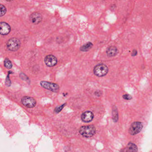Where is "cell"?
<instances>
[{
	"instance_id": "cell-1",
	"label": "cell",
	"mask_w": 152,
	"mask_h": 152,
	"mask_svg": "<svg viewBox=\"0 0 152 152\" xmlns=\"http://www.w3.org/2000/svg\"><path fill=\"white\" fill-rule=\"evenodd\" d=\"M79 132L82 136L85 137H91L95 135L96 129L95 126L93 125L83 126L80 128Z\"/></svg>"
},
{
	"instance_id": "cell-2",
	"label": "cell",
	"mask_w": 152,
	"mask_h": 152,
	"mask_svg": "<svg viewBox=\"0 0 152 152\" xmlns=\"http://www.w3.org/2000/svg\"><path fill=\"white\" fill-rule=\"evenodd\" d=\"M93 72L96 76L99 77H103L107 74L108 72V68L105 64H99L95 66Z\"/></svg>"
},
{
	"instance_id": "cell-3",
	"label": "cell",
	"mask_w": 152,
	"mask_h": 152,
	"mask_svg": "<svg viewBox=\"0 0 152 152\" xmlns=\"http://www.w3.org/2000/svg\"><path fill=\"white\" fill-rule=\"evenodd\" d=\"M21 42L19 39L13 38L10 39L7 42V47L11 51H17L21 47Z\"/></svg>"
},
{
	"instance_id": "cell-4",
	"label": "cell",
	"mask_w": 152,
	"mask_h": 152,
	"mask_svg": "<svg viewBox=\"0 0 152 152\" xmlns=\"http://www.w3.org/2000/svg\"><path fill=\"white\" fill-rule=\"evenodd\" d=\"M40 84L42 88L50 91L52 92L57 93L59 91V86L56 83L46 81H42Z\"/></svg>"
},
{
	"instance_id": "cell-5",
	"label": "cell",
	"mask_w": 152,
	"mask_h": 152,
	"mask_svg": "<svg viewBox=\"0 0 152 152\" xmlns=\"http://www.w3.org/2000/svg\"><path fill=\"white\" fill-rule=\"evenodd\" d=\"M143 128V124L140 122H134L129 129V133L131 135H135L139 133Z\"/></svg>"
},
{
	"instance_id": "cell-6",
	"label": "cell",
	"mask_w": 152,
	"mask_h": 152,
	"mask_svg": "<svg viewBox=\"0 0 152 152\" xmlns=\"http://www.w3.org/2000/svg\"><path fill=\"white\" fill-rule=\"evenodd\" d=\"M22 104L28 108H33L36 105L35 99L31 97L25 96L23 97L21 99Z\"/></svg>"
},
{
	"instance_id": "cell-7",
	"label": "cell",
	"mask_w": 152,
	"mask_h": 152,
	"mask_svg": "<svg viewBox=\"0 0 152 152\" xmlns=\"http://www.w3.org/2000/svg\"><path fill=\"white\" fill-rule=\"evenodd\" d=\"M44 62L47 66L49 67H53L56 65L58 60L56 56L53 55H50L47 56L44 59Z\"/></svg>"
},
{
	"instance_id": "cell-8",
	"label": "cell",
	"mask_w": 152,
	"mask_h": 152,
	"mask_svg": "<svg viewBox=\"0 0 152 152\" xmlns=\"http://www.w3.org/2000/svg\"><path fill=\"white\" fill-rule=\"evenodd\" d=\"M30 19L32 23L39 24L42 21V16L39 12H34L30 16Z\"/></svg>"
},
{
	"instance_id": "cell-9",
	"label": "cell",
	"mask_w": 152,
	"mask_h": 152,
	"mask_svg": "<svg viewBox=\"0 0 152 152\" xmlns=\"http://www.w3.org/2000/svg\"><path fill=\"white\" fill-rule=\"evenodd\" d=\"M11 31V27L7 23L4 22L0 23V34L1 35H6L8 34Z\"/></svg>"
},
{
	"instance_id": "cell-10",
	"label": "cell",
	"mask_w": 152,
	"mask_h": 152,
	"mask_svg": "<svg viewBox=\"0 0 152 152\" xmlns=\"http://www.w3.org/2000/svg\"><path fill=\"white\" fill-rule=\"evenodd\" d=\"M94 118V114L91 111L84 112L81 115V120L85 123L90 122Z\"/></svg>"
},
{
	"instance_id": "cell-11",
	"label": "cell",
	"mask_w": 152,
	"mask_h": 152,
	"mask_svg": "<svg viewBox=\"0 0 152 152\" xmlns=\"http://www.w3.org/2000/svg\"><path fill=\"white\" fill-rule=\"evenodd\" d=\"M118 52V49L116 47L110 46L107 50L106 54L108 57H113L117 55Z\"/></svg>"
},
{
	"instance_id": "cell-12",
	"label": "cell",
	"mask_w": 152,
	"mask_h": 152,
	"mask_svg": "<svg viewBox=\"0 0 152 152\" xmlns=\"http://www.w3.org/2000/svg\"><path fill=\"white\" fill-rule=\"evenodd\" d=\"M137 146L132 142H129L127 145L125 152H137Z\"/></svg>"
},
{
	"instance_id": "cell-13",
	"label": "cell",
	"mask_w": 152,
	"mask_h": 152,
	"mask_svg": "<svg viewBox=\"0 0 152 152\" xmlns=\"http://www.w3.org/2000/svg\"><path fill=\"white\" fill-rule=\"evenodd\" d=\"M93 46V44L91 42H87L86 44L81 47L80 50L83 52H87L89 51L92 48Z\"/></svg>"
},
{
	"instance_id": "cell-14",
	"label": "cell",
	"mask_w": 152,
	"mask_h": 152,
	"mask_svg": "<svg viewBox=\"0 0 152 152\" xmlns=\"http://www.w3.org/2000/svg\"><path fill=\"white\" fill-rule=\"evenodd\" d=\"M4 66L7 69H11L13 66L12 62L8 58H5L4 61Z\"/></svg>"
},
{
	"instance_id": "cell-15",
	"label": "cell",
	"mask_w": 152,
	"mask_h": 152,
	"mask_svg": "<svg viewBox=\"0 0 152 152\" xmlns=\"http://www.w3.org/2000/svg\"><path fill=\"white\" fill-rule=\"evenodd\" d=\"M113 118L114 122H116L118 120V112L116 108H113Z\"/></svg>"
},
{
	"instance_id": "cell-16",
	"label": "cell",
	"mask_w": 152,
	"mask_h": 152,
	"mask_svg": "<svg viewBox=\"0 0 152 152\" xmlns=\"http://www.w3.org/2000/svg\"><path fill=\"white\" fill-rule=\"evenodd\" d=\"M0 8H1V13H0V16L2 17L5 15V14L7 13V9L6 7L4 5L1 4L0 6Z\"/></svg>"
},
{
	"instance_id": "cell-17",
	"label": "cell",
	"mask_w": 152,
	"mask_h": 152,
	"mask_svg": "<svg viewBox=\"0 0 152 152\" xmlns=\"http://www.w3.org/2000/svg\"><path fill=\"white\" fill-rule=\"evenodd\" d=\"M11 72V71H9L8 72V75L7 76V79H6V85L8 87H10L11 84V81H10L9 78L10 73Z\"/></svg>"
},
{
	"instance_id": "cell-18",
	"label": "cell",
	"mask_w": 152,
	"mask_h": 152,
	"mask_svg": "<svg viewBox=\"0 0 152 152\" xmlns=\"http://www.w3.org/2000/svg\"><path fill=\"white\" fill-rule=\"evenodd\" d=\"M66 104H64L58 107H56V109H55V111L56 113H58L61 111V110L63 109V108H64V107L65 106Z\"/></svg>"
},
{
	"instance_id": "cell-19",
	"label": "cell",
	"mask_w": 152,
	"mask_h": 152,
	"mask_svg": "<svg viewBox=\"0 0 152 152\" xmlns=\"http://www.w3.org/2000/svg\"><path fill=\"white\" fill-rule=\"evenodd\" d=\"M20 76L21 77V79L23 80L26 81L28 82V80H29V78L27 77V76L26 75H25L23 73H21L20 74Z\"/></svg>"
},
{
	"instance_id": "cell-20",
	"label": "cell",
	"mask_w": 152,
	"mask_h": 152,
	"mask_svg": "<svg viewBox=\"0 0 152 152\" xmlns=\"http://www.w3.org/2000/svg\"><path fill=\"white\" fill-rule=\"evenodd\" d=\"M123 98L125 100H129L132 99V97L129 94H125L123 96Z\"/></svg>"
},
{
	"instance_id": "cell-21",
	"label": "cell",
	"mask_w": 152,
	"mask_h": 152,
	"mask_svg": "<svg viewBox=\"0 0 152 152\" xmlns=\"http://www.w3.org/2000/svg\"><path fill=\"white\" fill-rule=\"evenodd\" d=\"M137 54V51L136 50H132V56L134 57L136 56Z\"/></svg>"
},
{
	"instance_id": "cell-22",
	"label": "cell",
	"mask_w": 152,
	"mask_h": 152,
	"mask_svg": "<svg viewBox=\"0 0 152 152\" xmlns=\"http://www.w3.org/2000/svg\"><path fill=\"white\" fill-rule=\"evenodd\" d=\"M100 94H101V92L100 91H96V92H95V95H96V96H100Z\"/></svg>"
}]
</instances>
